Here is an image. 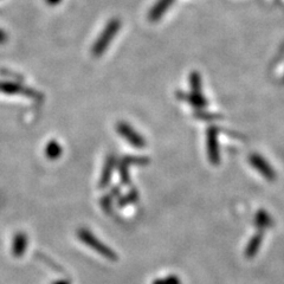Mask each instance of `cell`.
Instances as JSON below:
<instances>
[{
    "mask_svg": "<svg viewBox=\"0 0 284 284\" xmlns=\"http://www.w3.org/2000/svg\"><path fill=\"white\" fill-rule=\"evenodd\" d=\"M120 28H121V22L117 18L112 19L108 24H107L106 28L103 30V32L100 34V37H98L96 43H95L94 46H92L91 52L95 57L101 56V55L107 50V48H108L110 42H112L113 38L116 36L118 30H120Z\"/></svg>",
    "mask_w": 284,
    "mask_h": 284,
    "instance_id": "cell-1",
    "label": "cell"
},
{
    "mask_svg": "<svg viewBox=\"0 0 284 284\" xmlns=\"http://www.w3.org/2000/svg\"><path fill=\"white\" fill-rule=\"evenodd\" d=\"M173 1H174V0H158L148 14V19L150 22H158V20L166 13L168 7L173 4Z\"/></svg>",
    "mask_w": 284,
    "mask_h": 284,
    "instance_id": "cell-2",
    "label": "cell"
},
{
    "mask_svg": "<svg viewBox=\"0 0 284 284\" xmlns=\"http://www.w3.org/2000/svg\"><path fill=\"white\" fill-rule=\"evenodd\" d=\"M7 42V34L0 28V44H4Z\"/></svg>",
    "mask_w": 284,
    "mask_h": 284,
    "instance_id": "cell-3",
    "label": "cell"
},
{
    "mask_svg": "<svg viewBox=\"0 0 284 284\" xmlns=\"http://www.w3.org/2000/svg\"><path fill=\"white\" fill-rule=\"evenodd\" d=\"M62 1V0H45V2L48 5H50V6H55V5L59 4V2Z\"/></svg>",
    "mask_w": 284,
    "mask_h": 284,
    "instance_id": "cell-4",
    "label": "cell"
}]
</instances>
